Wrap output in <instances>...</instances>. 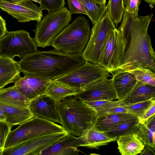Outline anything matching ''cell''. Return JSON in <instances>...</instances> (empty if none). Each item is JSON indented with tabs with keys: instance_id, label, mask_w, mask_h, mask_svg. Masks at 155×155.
I'll return each instance as SVG.
<instances>
[{
	"instance_id": "12",
	"label": "cell",
	"mask_w": 155,
	"mask_h": 155,
	"mask_svg": "<svg viewBox=\"0 0 155 155\" xmlns=\"http://www.w3.org/2000/svg\"><path fill=\"white\" fill-rule=\"evenodd\" d=\"M0 8L19 22L38 23L43 17V10L30 0H0Z\"/></svg>"
},
{
	"instance_id": "36",
	"label": "cell",
	"mask_w": 155,
	"mask_h": 155,
	"mask_svg": "<svg viewBox=\"0 0 155 155\" xmlns=\"http://www.w3.org/2000/svg\"><path fill=\"white\" fill-rule=\"evenodd\" d=\"M141 0H124L125 11L135 16H138L139 6Z\"/></svg>"
},
{
	"instance_id": "23",
	"label": "cell",
	"mask_w": 155,
	"mask_h": 155,
	"mask_svg": "<svg viewBox=\"0 0 155 155\" xmlns=\"http://www.w3.org/2000/svg\"><path fill=\"white\" fill-rule=\"evenodd\" d=\"M31 101L14 85L0 89V102L4 104L19 108H28Z\"/></svg>"
},
{
	"instance_id": "3",
	"label": "cell",
	"mask_w": 155,
	"mask_h": 155,
	"mask_svg": "<svg viewBox=\"0 0 155 155\" xmlns=\"http://www.w3.org/2000/svg\"><path fill=\"white\" fill-rule=\"evenodd\" d=\"M57 107L63 128L78 137L94 124L97 116L94 110L74 96L57 102Z\"/></svg>"
},
{
	"instance_id": "20",
	"label": "cell",
	"mask_w": 155,
	"mask_h": 155,
	"mask_svg": "<svg viewBox=\"0 0 155 155\" xmlns=\"http://www.w3.org/2000/svg\"><path fill=\"white\" fill-rule=\"evenodd\" d=\"M84 142L81 147L90 149H99L110 142L116 141L117 138L110 137L104 132L97 129L94 124L80 137Z\"/></svg>"
},
{
	"instance_id": "26",
	"label": "cell",
	"mask_w": 155,
	"mask_h": 155,
	"mask_svg": "<svg viewBox=\"0 0 155 155\" xmlns=\"http://www.w3.org/2000/svg\"><path fill=\"white\" fill-rule=\"evenodd\" d=\"M78 91L74 88L54 80L48 86L45 94L58 102L68 96H74Z\"/></svg>"
},
{
	"instance_id": "32",
	"label": "cell",
	"mask_w": 155,
	"mask_h": 155,
	"mask_svg": "<svg viewBox=\"0 0 155 155\" xmlns=\"http://www.w3.org/2000/svg\"><path fill=\"white\" fill-rule=\"evenodd\" d=\"M84 102L94 110L96 113L112 107L122 105L118 100H101Z\"/></svg>"
},
{
	"instance_id": "44",
	"label": "cell",
	"mask_w": 155,
	"mask_h": 155,
	"mask_svg": "<svg viewBox=\"0 0 155 155\" xmlns=\"http://www.w3.org/2000/svg\"><path fill=\"white\" fill-rule=\"evenodd\" d=\"M31 1H33L37 3H39V4L41 3V0H30Z\"/></svg>"
},
{
	"instance_id": "39",
	"label": "cell",
	"mask_w": 155,
	"mask_h": 155,
	"mask_svg": "<svg viewBox=\"0 0 155 155\" xmlns=\"http://www.w3.org/2000/svg\"><path fill=\"white\" fill-rule=\"evenodd\" d=\"M5 20L0 15V38L7 32Z\"/></svg>"
},
{
	"instance_id": "18",
	"label": "cell",
	"mask_w": 155,
	"mask_h": 155,
	"mask_svg": "<svg viewBox=\"0 0 155 155\" xmlns=\"http://www.w3.org/2000/svg\"><path fill=\"white\" fill-rule=\"evenodd\" d=\"M20 72L17 61L0 56V89L18 80L21 77Z\"/></svg>"
},
{
	"instance_id": "25",
	"label": "cell",
	"mask_w": 155,
	"mask_h": 155,
	"mask_svg": "<svg viewBox=\"0 0 155 155\" xmlns=\"http://www.w3.org/2000/svg\"><path fill=\"white\" fill-rule=\"evenodd\" d=\"M136 133L145 145H148L155 150V115L143 122H139Z\"/></svg>"
},
{
	"instance_id": "1",
	"label": "cell",
	"mask_w": 155,
	"mask_h": 155,
	"mask_svg": "<svg viewBox=\"0 0 155 155\" xmlns=\"http://www.w3.org/2000/svg\"><path fill=\"white\" fill-rule=\"evenodd\" d=\"M82 54H67L55 49L37 51L17 61L24 75H35L51 80L60 78L84 64Z\"/></svg>"
},
{
	"instance_id": "16",
	"label": "cell",
	"mask_w": 155,
	"mask_h": 155,
	"mask_svg": "<svg viewBox=\"0 0 155 155\" xmlns=\"http://www.w3.org/2000/svg\"><path fill=\"white\" fill-rule=\"evenodd\" d=\"M84 142L81 137H76L68 133L63 138L47 147L39 155H64L79 154L81 152L78 147Z\"/></svg>"
},
{
	"instance_id": "7",
	"label": "cell",
	"mask_w": 155,
	"mask_h": 155,
	"mask_svg": "<svg viewBox=\"0 0 155 155\" xmlns=\"http://www.w3.org/2000/svg\"><path fill=\"white\" fill-rule=\"evenodd\" d=\"M38 51L33 38L26 30L8 32L0 38V56L14 59Z\"/></svg>"
},
{
	"instance_id": "15",
	"label": "cell",
	"mask_w": 155,
	"mask_h": 155,
	"mask_svg": "<svg viewBox=\"0 0 155 155\" xmlns=\"http://www.w3.org/2000/svg\"><path fill=\"white\" fill-rule=\"evenodd\" d=\"M28 109L34 117L60 123L57 101L45 94L31 101Z\"/></svg>"
},
{
	"instance_id": "29",
	"label": "cell",
	"mask_w": 155,
	"mask_h": 155,
	"mask_svg": "<svg viewBox=\"0 0 155 155\" xmlns=\"http://www.w3.org/2000/svg\"><path fill=\"white\" fill-rule=\"evenodd\" d=\"M106 7L117 27L122 21L125 10L124 0H109Z\"/></svg>"
},
{
	"instance_id": "41",
	"label": "cell",
	"mask_w": 155,
	"mask_h": 155,
	"mask_svg": "<svg viewBox=\"0 0 155 155\" xmlns=\"http://www.w3.org/2000/svg\"><path fill=\"white\" fill-rule=\"evenodd\" d=\"M0 120L6 121V116L3 110L0 108Z\"/></svg>"
},
{
	"instance_id": "38",
	"label": "cell",
	"mask_w": 155,
	"mask_h": 155,
	"mask_svg": "<svg viewBox=\"0 0 155 155\" xmlns=\"http://www.w3.org/2000/svg\"><path fill=\"white\" fill-rule=\"evenodd\" d=\"M155 114V104H153L144 113L143 116L138 119L139 122H143Z\"/></svg>"
},
{
	"instance_id": "43",
	"label": "cell",
	"mask_w": 155,
	"mask_h": 155,
	"mask_svg": "<svg viewBox=\"0 0 155 155\" xmlns=\"http://www.w3.org/2000/svg\"><path fill=\"white\" fill-rule=\"evenodd\" d=\"M96 2L103 5H105L106 0H94Z\"/></svg>"
},
{
	"instance_id": "40",
	"label": "cell",
	"mask_w": 155,
	"mask_h": 155,
	"mask_svg": "<svg viewBox=\"0 0 155 155\" xmlns=\"http://www.w3.org/2000/svg\"><path fill=\"white\" fill-rule=\"evenodd\" d=\"M145 147L140 153V155H155L154 150L148 145H145Z\"/></svg>"
},
{
	"instance_id": "8",
	"label": "cell",
	"mask_w": 155,
	"mask_h": 155,
	"mask_svg": "<svg viewBox=\"0 0 155 155\" xmlns=\"http://www.w3.org/2000/svg\"><path fill=\"white\" fill-rule=\"evenodd\" d=\"M109 73L98 64L87 61L80 67L55 80L77 90L84 89L92 83L108 78Z\"/></svg>"
},
{
	"instance_id": "10",
	"label": "cell",
	"mask_w": 155,
	"mask_h": 155,
	"mask_svg": "<svg viewBox=\"0 0 155 155\" xmlns=\"http://www.w3.org/2000/svg\"><path fill=\"white\" fill-rule=\"evenodd\" d=\"M116 28L113 21L106 11L101 19L93 25L88 44L82 54L85 60L98 64L108 35Z\"/></svg>"
},
{
	"instance_id": "22",
	"label": "cell",
	"mask_w": 155,
	"mask_h": 155,
	"mask_svg": "<svg viewBox=\"0 0 155 155\" xmlns=\"http://www.w3.org/2000/svg\"><path fill=\"white\" fill-rule=\"evenodd\" d=\"M116 141L117 148L122 155L140 154L145 146L136 133L120 136Z\"/></svg>"
},
{
	"instance_id": "31",
	"label": "cell",
	"mask_w": 155,
	"mask_h": 155,
	"mask_svg": "<svg viewBox=\"0 0 155 155\" xmlns=\"http://www.w3.org/2000/svg\"><path fill=\"white\" fill-rule=\"evenodd\" d=\"M154 104H155V98L124 106L128 113L135 116L139 119Z\"/></svg>"
},
{
	"instance_id": "34",
	"label": "cell",
	"mask_w": 155,
	"mask_h": 155,
	"mask_svg": "<svg viewBox=\"0 0 155 155\" xmlns=\"http://www.w3.org/2000/svg\"><path fill=\"white\" fill-rule=\"evenodd\" d=\"M13 126L5 121L0 120V155H2L7 137Z\"/></svg>"
},
{
	"instance_id": "17",
	"label": "cell",
	"mask_w": 155,
	"mask_h": 155,
	"mask_svg": "<svg viewBox=\"0 0 155 155\" xmlns=\"http://www.w3.org/2000/svg\"><path fill=\"white\" fill-rule=\"evenodd\" d=\"M112 75V84L117 100H122L131 92L137 81L133 74L127 71L118 70Z\"/></svg>"
},
{
	"instance_id": "5",
	"label": "cell",
	"mask_w": 155,
	"mask_h": 155,
	"mask_svg": "<svg viewBox=\"0 0 155 155\" xmlns=\"http://www.w3.org/2000/svg\"><path fill=\"white\" fill-rule=\"evenodd\" d=\"M72 14L67 7L48 12L36 25L33 39L36 46H51L53 40L69 25Z\"/></svg>"
},
{
	"instance_id": "9",
	"label": "cell",
	"mask_w": 155,
	"mask_h": 155,
	"mask_svg": "<svg viewBox=\"0 0 155 155\" xmlns=\"http://www.w3.org/2000/svg\"><path fill=\"white\" fill-rule=\"evenodd\" d=\"M127 45L121 32L116 28L112 30L103 46L98 64L112 74L118 70Z\"/></svg>"
},
{
	"instance_id": "24",
	"label": "cell",
	"mask_w": 155,
	"mask_h": 155,
	"mask_svg": "<svg viewBox=\"0 0 155 155\" xmlns=\"http://www.w3.org/2000/svg\"><path fill=\"white\" fill-rule=\"evenodd\" d=\"M0 108L6 115V121L13 127L19 125L34 117L28 108H19L1 102Z\"/></svg>"
},
{
	"instance_id": "30",
	"label": "cell",
	"mask_w": 155,
	"mask_h": 155,
	"mask_svg": "<svg viewBox=\"0 0 155 155\" xmlns=\"http://www.w3.org/2000/svg\"><path fill=\"white\" fill-rule=\"evenodd\" d=\"M127 71L133 74L137 81L155 86V71L147 68H140Z\"/></svg>"
},
{
	"instance_id": "6",
	"label": "cell",
	"mask_w": 155,
	"mask_h": 155,
	"mask_svg": "<svg viewBox=\"0 0 155 155\" xmlns=\"http://www.w3.org/2000/svg\"><path fill=\"white\" fill-rule=\"evenodd\" d=\"M66 131L62 126L54 122L34 117L11 130L6 139L4 149L15 146L45 134Z\"/></svg>"
},
{
	"instance_id": "21",
	"label": "cell",
	"mask_w": 155,
	"mask_h": 155,
	"mask_svg": "<svg viewBox=\"0 0 155 155\" xmlns=\"http://www.w3.org/2000/svg\"><path fill=\"white\" fill-rule=\"evenodd\" d=\"M138 119L129 113L101 115L97 116L94 125L99 130L104 132L117 124Z\"/></svg>"
},
{
	"instance_id": "19",
	"label": "cell",
	"mask_w": 155,
	"mask_h": 155,
	"mask_svg": "<svg viewBox=\"0 0 155 155\" xmlns=\"http://www.w3.org/2000/svg\"><path fill=\"white\" fill-rule=\"evenodd\" d=\"M153 98H155V86L137 81L131 92L119 101L122 105L125 106Z\"/></svg>"
},
{
	"instance_id": "37",
	"label": "cell",
	"mask_w": 155,
	"mask_h": 155,
	"mask_svg": "<svg viewBox=\"0 0 155 155\" xmlns=\"http://www.w3.org/2000/svg\"><path fill=\"white\" fill-rule=\"evenodd\" d=\"M126 113H128V111L125 106L124 105H120L98 111L97 112V114L98 116L103 114Z\"/></svg>"
},
{
	"instance_id": "11",
	"label": "cell",
	"mask_w": 155,
	"mask_h": 155,
	"mask_svg": "<svg viewBox=\"0 0 155 155\" xmlns=\"http://www.w3.org/2000/svg\"><path fill=\"white\" fill-rule=\"evenodd\" d=\"M67 131L44 134L4 149L3 155H39L48 147L63 138Z\"/></svg>"
},
{
	"instance_id": "35",
	"label": "cell",
	"mask_w": 155,
	"mask_h": 155,
	"mask_svg": "<svg viewBox=\"0 0 155 155\" xmlns=\"http://www.w3.org/2000/svg\"><path fill=\"white\" fill-rule=\"evenodd\" d=\"M69 11L72 15L82 14L87 16V11L82 4L78 0H67Z\"/></svg>"
},
{
	"instance_id": "33",
	"label": "cell",
	"mask_w": 155,
	"mask_h": 155,
	"mask_svg": "<svg viewBox=\"0 0 155 155\" xmlns=\"http://www.w3.org/2000/svg\"><path fill=\"white\" fill-rule=\"evenodd\" d=\"M65 0H41L40 7L42 10L53 12L64 7Z\"/></svg>"
},
{
	"instance_id": "27",
	"label": "cell",
	"mask_w": 155,
	"mask_h": 155,
	"mask_svg": "<svg viewBox=\"0 0 155 155\" xmlns=\"http://www.w3.org/2000/svg\"><path fill=\"white\" fill-rule=\"evenodd\" d=\"M85 8L87 16L91 20L93 25L98 22L106 12V5L100 3L94 0H78Z\"/></svg>"
},
{
	"instance_id": "28",
	"label": "cell",
	"mask_w": 155,
	"mask_h": 155,
	"mask_svg": "<svg viewBox=\"0 0 155 155\" xmlns=\"http://www.w3.org/2000/svg\"><path fill=\"white\" fill-rule=\"evenodd\" d=\"M139 123L138 119L117 124L103 132L110 137L118 138L120 136L136 133L138 130Z\"/></svg>"
},
{
	"instance_id": "13",
	"label": "cell",
	"mask_w": 155,
	"mask_h": 155,
	"mask_svg": "<svg viewBox=\"0 0 155 155\" xmlns=\"http://www.w3.org/2000/svg\"><path fill=\"white\" fill-rule=\"evenodd\" d=\"M73 96L84 102L117 100L112 78L104 79L94 82Z\"/></svg>"
},
{
	"instance_id": "4",
	"label": "cell",
	"mask_w": 155,
	"mask_h": 155,
	"mask_svg": "<svg viewBox=\"0 0 155 155\" xmlns=\"http://www.w3.org/2000/svg\"><path fill=\"white\" fill-rule=\"evenodd\" d=\"M91 33L88 20L83 16H79L53 40L51 46L64 54H82Z\"/></svg>"
},
{
	"instance_id": "2",
	"label": "cell",
	"mask_w": 155,
	"mask_h": 155,
	"mask_svg": "<svg viewBox=\"0 0 155 155\" xmlns=\"http://www.w3.org/2000/svg\"><path fill=\"white\" fill-rule=\"evenodd\" d=\"M153 15L134 16L130 40L118 70L129 71L140 68L155 71V54L148 33Z\"/></svg>"
},
{
	"instance_id": "42",
	"label": "cell",
	"mask_w": 155,
	"mask_h": 155,
	"mask_svg": "<svg viewBox=\"0 0 155 155\" xmlns=\"http://www.w3.org/2000/svg\"><path fill=\"white\" fill-rule=\"evenodd\" d=\"M146 2L149 4L150 6L153 7L155 4V0H144Z\"/></svg>"
},
{
	"instance_id": "14",
	"label": "cell",
	"mask_w": 155,
	"mask_h": 155,
	"mask_svg": "<svg viewBox=\"0 0 155 155\" xmlns=\"http://www.w3.org/2000/svg\"><path fill=\"white\" fill-rule=\"evenodd\" d=\"M52 80L41 77L26 75L14 83L20 92L30 101L45 94Z\"/></svg>"
}]
</instances>
